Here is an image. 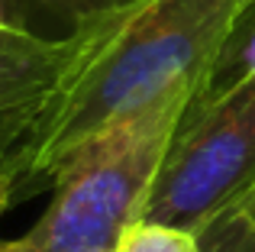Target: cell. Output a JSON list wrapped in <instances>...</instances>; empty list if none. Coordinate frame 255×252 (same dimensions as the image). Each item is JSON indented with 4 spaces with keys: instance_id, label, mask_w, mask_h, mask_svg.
<instances>
[{
    "instance_id": "cell-4",
    "label": "cell",
    "mask_w": 255,
    "mask_h": 252,
    "mask_svg": "<svg viewBox=\"0 0 255 252\" xmlns=\"http://www.w3.org/2000/svg\"><path fill=\"white\" fill-rule=\"evenodd\" d=\"M100 13L68 39H42L16 26H0V117L39 104L52 94V88L91 42Z\"/></svg>"
},
{
    "instance_id": "cell-10",
    "label": "cell",
    "mask_w": 255,
    "mask_h": 252,
    "mask_svg": "<svg viewBox=\"0 0 255 252\" xmlns=\"http://www.w3.org/2000/svg\"><path fill=\"white\" fill-rule=\"evenodd\" d=\"M239 210H243L246 217H252V220H255V188L249 191V194H246V201L239 204Z\"/></svg>"
},
{
    "instance_id": "cell-3",
    "label": "cell",
    "mask_w": 255,
    "mask_h": 252,
    "mask_svg": "<svg viewBox=\"0 0 255 252\" xmlns=\"http://www.w3.org/2000/svg\"><path fill=\"white\" fill-rule=\"evenodd\" d=\"M255 188V71L200 91L174 129L139 220L200 236Z\"/></svg>"
},
{
    "instance_id": "cell-5",
    "label": "cell",
    "mask_w": 255,
    "mask_h": 252,
    "mask_svg": "<svg viewBox=\"0 0 255 252\" xmlns=\"http://www.w3.org/2000/svg\"><path fill=\"white\" fill-rule=\"evenodd\" d=\"M110 3L117 0H0V13L23 32L42 39H68Z\"/></svg>"
},
{
    "instance_id": "cell-2",
    "label": "cell",
    "mask_w": 255,
    "mask_h": 252,
    "mask_svg": "<svg viewBox=\"0 0 255 252\" xmlns=\"http://www.w3.org/2000/svg\"><path fill=\"white\" fill-rule=\"evenodd\" d=\"M191 101L162 104L94 142L62 171L45 214L23 236L0 240V252H117Z\"/></svg>"
},
{
    "instance_id": "cell-11",
    "label": "cell",
    "mask_w": 255,
    "mask_h": 252,
    "mask_svg": "<svg viewBox=\"0 0 255 252\" xmlns=\"http://www.w3.org/2000/svg\"><path fill=\"white\" fill-rule=\"evenodd\" d=\"M255 0H239V10H246V6H252Z\"/></svg>"
},
{
    "instance_id": "cell-9",
    "label": "cell",
    "mask_w": 255,
    "mask_h": 252,
    "mask_svg": "<svg viewBox=\"0 0 255 252\" xmlns=\"http://www.w3.org/2000/svg\"><path fill=\"white\" fill-rule=\"evenodd\" d=\"M13 204H16V175H10V178L0 181V217H3Z\"/></svg>"
},
{
    "instance_id": "cell-1",
    "label": "cell",
    "mask_w": 255,
    "mask_h": 252,
    "mask_svg": "<svg viewBox=\"0 0 255 252\" xmlns=\"http://www.w3.org/2000/svg\"><path fill=\"white\" fill-rule=\"evenodd\" d=\"M239 16V0H117L42 101L23 145L16 204L55 188L107 132L171 101L197 97Z\"/></svg>"
},
{
    "instance_id": "cell-8",
    "label": "cell",
    "mask_w": 255,
    "mask_h": 252,
    "mask_svg": "<svg viewBox=\"0 0 255 252\" xmlns=\"http://www.w3.org/2000/svg\"><path fill=\"white\" fill-rule=\"evenodd\" d=\"M197 240L204 252H255V220L243 210H233L207 227Z\"/></svg>"
},
{
    "instance_id": "cell-6",
    "label": "cell",
    "mask_w": 255,
    "mask_h": 252,
    "mask_svg": "<svg viewBox=\"0 0 255 252\" xmlns=\"http://www.w3.org/2000/svg\"><path fill=\"white\" fill-rule=\"evenodd\" d=\"M117 252H204L200 240L187 230L168 227V223L136 220L117 243Z\"/></svg>"
},
{
    "instance_id": "cell-7",
    "label": "cell",
    "mask_w": 255,
    "mask_h": 252,
    "mask_svg": "<svg viewBox=\"0 0 255 252\" xmlns=\"http://www.w3.org/2000/svg\"><path fill=\"white\" fill-rule=\"evenodd\" d=\"M39 107H42V101L0 117V181L10 175L19 178V171H23V145H26V136H29V126L36 120Z\"/></svg>"
}]
</instances>
